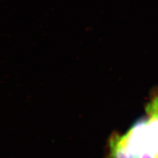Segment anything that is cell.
<instances>
[{
    "instance_id": "cell-1",
    "label": "cell",
    "mask_w": 158,
    "mask_h": 158,
    "mask_svg": "<svg viewBox=\"0 0 158 158\" xmlns=\"http://www.w3.org/2000/svg\"><path fill=\"white\" fill-rule=\"evenodd\" d=\"M138 158H155L152 155L149 154L148 152H143L138 156Z\"/></svg>"
}]
</instances>
